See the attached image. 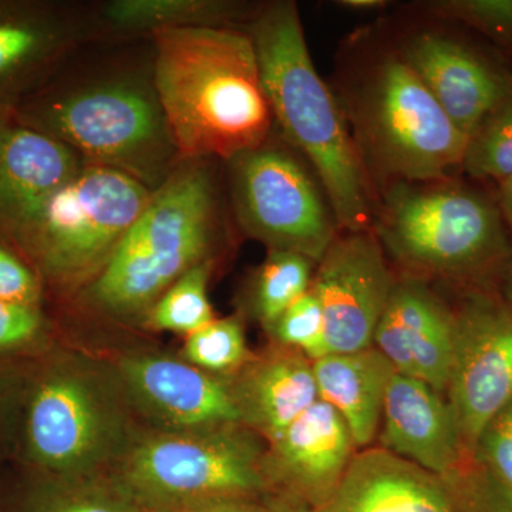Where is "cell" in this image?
<instances>
[{"label":"cell","mask_w":512,"mask_h":512,"mask_svg":"<svg viewBox=\"0 0 512 512\" xmlns=\"http://www.w3.org/2000/svg\"><path fill=\"white\" fill-rule=\"evenodd\" d=\"M153 37V86L181 161H231L264 146L274 116L245 30L161 29Z\"/></svg>","instance_id":"1"},{"label":"cell","mask_w":512,"mask_h":512,"mask_svg":"<svg viewBox=\"0 0 512 512\" xmlns=\"http://www.w3.org/2000/svg\"><path fill=\"white\" fill-rule=\"evenodd\" d=\"M245 32L274 121L311 164L340 231L372 229V184L340 101L313 66L295 3L265 6Z\"/></svg>","instance_id":"2"},{"label":"cell","mask_w":512,"mask_h":512,"mask_svg":"<svg viewBox=\"0 0 512 512\" xmlns=\"http://www.w3.org/2000/svg\"><path fill=\"white\" fill-rule=\"evenodd\" d=\"M343 96L340 106L370 184L372 175L389 188L436 183L463 165L468 138L399 52L372 60Z\"/></svg>","instance_id":"3"},{"label":"cell","mask_w":512,"mask_h":512,"mask_svg":"<svg viewBox=\"0 0 512 512\" xmlns=\"http://www.w3.org/2000/svg\"><path fill=\"white\" fill-rule=\"evenodd\" d=\"M207 160H185L160 187L90 288L101 308L130 315L151 308L185 272L205 261L217 224Z\"/></svg>","instance_id":"4"},{"label":"cell","mask_w":512,"mask_h":512,"mask_svg":"<svg viewBox=\"0 0 512 512\" xmlns=\"http://www.w3.org/2000/svg\"><path fill=\"white\" fill-rule=\"evenodd\" d=\"M26 126L72 148L84 164L113 168L154 191L181 163L156 90L107 80L37 104Z\"/></svg>","instance_id":"5"},{"label":"cell","mask_w":512,"mask_h":512,"mask_svg":"<svg viewBox=\"0 0 512 512\" xmlns=\"http://www.w3.org/2000/svg\"><path fill=\"white\" fill-rule=\"evenodd\" d=\"M503 222L483 194L443 180L387 188L373 231L414 274L458 278L503 258Z\"/></svg>","instance_id":"6"},{"label":"cell","mask_w":512,"mask_h":512,"mask_svg":"<svg viewBox=\"0 0 512 512\" xmlns=\"http://www.w3.org/2000/svg\"><path fill=\"white\" fill-rule=\"evenodd\" d=\"M151 190L113 168L84 164L16 232L62 282L99 272L146 207Z\"/></svg>","instance_id":"7"},{"label":"cell","mask_w":512,"mask_h":512,"mask_svg":"<svg viewBox=\"0 0 512 512\" xmlns=\"http://www.w3.org/2000/svg\"><path fill=\"white\" fill-rule=\"evenodd\" d=\"M228 163L235 217L245 234L318 264L340 229L325 192L302 161L265 143Z\"/></svg>","instance_id":"8"},{"label":"cell","mask_w":512,"mask_h":512,"mask_svg":"<svg viewBox=\"0 0 512 512\" xmlns=\"http://www.w3.org/2000/svg\"><path fill=\"white\" fill-rule=\"evenodd\" d=\"M237 424L146 441L128 461V483L150 497L197 503L259 493L266 485L264 456Z\"/></svg>","instance_id":"9"},{"label":"cell","mask_w":512,"mask_h":512,"mask_svg":"<svg viewBox=\"0 0 512 512\" xmlns=\"http://www.w3.org/2000/svg\"><path fill=\"white\" fill-rule=\"evenodd\" d=\"M316 265L311 291L322 306L326 355L373 348L396 284L375 231H339Z\"/></svg>","instance_id":"10"},{"label":"cell","mask_w":512,"mask_h":512,"mask_svg":"<svg viewBox=\"0 0 512 512\" xmlns=\"http://www.w3.org/2000/svg\"><path fill=\"white\" fill-rule=\"evenodd\" d=\"M448 403L464 448L476 450L485 427L512 403V311L474 303L456 316Z\"/></svg>","instance_id":"11"},{"label":"cell","mask_w":512,"mask_h":512,"mask_svg":"<svg viewBox=\"0 0 512 512\" xmlns=\"http://www.w3.org/2000/svg\"><path fill=\"white\" fill-rule=\"evenodd\" d=\"M373 348L402 375L447 392L456 348V316L420 279L396 281Z\"/></svg>","instance_id":"12"},{"label":"cell","mask_w":512,"mask_h":512,"mask_svg":"<svg viewBox=\"0 0 512 512\" xmlns=\"http://www.w3.org/2000/svg\"><path fill=\"white\" fill-rule=\"evenodd\" d=\"M400 55L467 138L512 90V79L476 52L440 33L421 32Z\"/></svg>","instance_id":"13"},{"label":"cell","mask_w":512,"mask_h":512,"mask_svg":"<svg viewBox=\"0 0 512 512\" xmlns=\"http://www.w3.org/2000/svg\"><path fill=\"white\" fill-rule=\"evenodd\" d=\"M355 441L345 419L332 404L318 400L272 440V470L311 510L336 493L355 453Z\"/></svg>","instance_id":"14"},{"label":"cell","mask_w":512,"mask_h":512,"mask_svg":"<svg viewBox=\"0 0 512 512\" xmlns=\"http://www.w3.org/2000/svg\"><path fill=\"white\" fill-rule=\"evenodd\" d=\"M311 512H468L446 478L383 448L356 453L336 493Z\"/></svg>","instance_id":"15"},{"label":"cell","mask_w":512,"mask_h":512,"mask_svg":"<svg viewBox=\"0 0 512 512\" xmlns=\"http://www.w3.org/2000/svg\"><path fill=\"white\" fill-rule=\"evenodd\" d=\"M383 450L436 476L460 470L464 444L443 394L416 377L394 373L383 406Z\"/></svg>","instance_id":"16"},{"label":"cell","mask_w":512,"mask_h":512,"mask_svg":"<svg viewBox=\"0 0 512 512\" xmlns=\"http://www.w3.org/2000/svg\"><path fill=\"white\" fill-rule=\"evenodd\" d=\"M83 165L62 141L19 119L0 116V232L15 237Z\"/></svg>","instance_id":"17"},{"label":"cell","mask_w":512,"mask_h":512,"mask_svg":"<svg viewBox=\"0 0 512 512\" xmlns=\"http://www.w3.org/2000/svg\"><path fill=\"white\" fill-rule=\"evenodd\" d=\"M28 431L33 453L43 464L60 470L79 467L101 441L99 404L80 380L55 377L37 390Z\"/></svg>","instance_id":"18"},{"label":"cell","mask_w":512,"mask_h":512,"mask_svg":"<svg viewBox=\"0 0 512 512\" xmlns=\"http://www.w3.org/2000/svg\"><path fill=\"white\" fill-rule=\"evenodd\" d=\"M126 375L136 392L177 426L211 429L242 420L228 386L177 360L137 357L127 362Z\"/></svg>","instance_id":"19"},{"label":"cell","mask_w":512,"mask_h":512,"mask_svg":"<svg viewBox=\"0 0 512 512\" xmlns=\"http://www.w3.org/2000/svg\"><path fill=\"white\" fill-rule=\"evenodd\" d=\"M394 373L392 363L376 348L313 360L319 399L332 404L345 419L356 448L375 439Z\"/></svg>","instance_id":"20"},{"label":"cell","mask_w":512,"mask_h":512,"mask_svg":"<svg viewBox=\"0 0 512 512\" xmlns=\"http://www.w3.org/2000/svg\"><path fill=\"white\" fill-rule=\"evenodd\" d=\"M232 394L241 419L254 424L271 441L319 400L313 362L301 350L262 360Z\"/></svg>","instance_id":"21"},{"label":"cell","mask_w":512,"mask_h":512,"mask_svg":"<svg viewBox=\"0 0 512 512\" xmlns=\"http://www.w3.org/2000/svg\"><path fill=\"white\" fill-rule=\"evenodd\" d=\"M69 28L40 6L0 3V92L23 86L62 52Z\"/></svg>","instance_id":"22"},{"label":"cell","mask_w":512,"mask_h":512,"mask_svg":"<svg viewBox=\"0 0 512 512\" xmlns=\"http://www.w3.org/2000/svg\"><path fill=\"white\" fill-rule=\"evenodd\" d=\"M106 19L123 30L232 28L244 16V6L225 0H116Z\"/></svg>","instance_id":"23"},{"label":"cell","mask_w":512,"mask_h":512,"mask_svg":"<svg viewBox=\"0 0 512 512\" xmlns=\"http://www.w3.org/2000/svg\"><path fill=\"white\" fill-rule=\"evenodd\" d=\"M315 261L291 251H276L259 268L251 291L254 313L271 328L276 319L311 289Z\"/></svg>","instance_id":"24"},{"label":"cell","mask_w":512,"mask_h":512,"mask_svg":"<svg viewBox=\"0 0 512 512\" xmlns=\"http://www.w3.org/2000/svg\"><path fill=\"white\" fill-rule=\"evenodd\" d=\"M210 271V262L204 261L177 279L151 306L150 325L191 335L211 323L214 313L207 293Z\"/></svg>","instance_id":"25"},{"label":"cell","mask_w":512,"mask_h":512,"mask_svg":"<svg viewBox=\"0 0 512 512\" xmlns=\"http://www.w3.org/2000/svg\"><path fill=\"white\" fill-rule=\"evenodd\" d=\"M463 170L498 183L512 175V90L468 138Z\"/></svg>","instance_id":"26"},{"label":"cell","mask_w":512,"mask_h":512,"mask_svg":"<svg viewBox=\"0 0 512 512\" xmlns=\"http://www.w3.org/2000/svg\"><path fill=\"white\" fill-rule=\"evenodd\" d=\"M245 353L244 330L237 318L212 320L188 335L185 343V356L202 369H232L244 360Z\"/></svg>","instance_id":"27"},{"label":"cell","mask_w":512,"mask_h":512,"mask_svg":"<svg viewBox=\"0 0 512 512\" xmlns=\"http://www.w3.org/2000/svg\"><path fill=\"white\" fill-rule=\"evenodd\" d=\"M271 329L282 345L301 350L312 362L326 356L322 306L311 289L293 302Z\"/></svg>","instance_id":"28"},{"label":"cell","mask_w":512,"mask_h":512,"mask_svg":"<svg viewBox=\"0 0 512 512\" xmlns=\"http://www.w3.org/2000/svg\"><path fill=\"white\" fill-rule=\"evenodd\" d=\"M441 19L463 23L512 50V0H441L430 3Z\"/></svg>","instance_id":"29"},{"label":"cell","mask_w":512,"mask_h":512,"mask_svg":"<svg viewBox=\"0 0 512 512\" xmlns=\"http://www.w3.org/2000/svg\"><path fill=\"white\" fill-rule=\"evenodd\" d=\"M473 454L481 470L512 490V403L488 423Z\"/></svg>","instance_id":"30"},{"label":"cell","mask_w":512,"mask_h":512,"mask_svg":"<svg viewBox=\"0 0 512 512\" xmlns=\"http://www.w3.org/2000/svg\"><path fill=\"white\" fill-rule=\"evenodd\" d=\"M448 480L468 512H512V490L481 468L460 470Z\"/></svg>","instance_id":"31"},{"label":"cell","mask_w":512,"mask_h":512,"mask_svg":"<svg viewBox=\"0 0 512 512\" xmlns=\"http://www.w3.org/2000/svg\"><path fill=\"white\" fill-rule=\"evenodd\" d=\"M39 284L32 271L18 256L0 247V301L35 305Z\"/></svg>","instance_id":"32"},{"label":"cell","mask_w":512,"mask_h":512,"mask_svg":"<svg viewBox=\"0 0 512 512\" xmlns=\"http://www.w3.org/2000/svg\"><path fill=\"white\" fill-rule=\"evenodd\" d=\"M42 325L35 306L0 301V350L28 342Z\"/></svg>","instance_id":"33"},{"label":"cell","mask_w":512,"mask_h":512,"mask_svg":"<svg viewBox=\"0 0 512 512\" xmlns=\"http://www.w3.org/2000/svg\"><path fill=\"white\" fill-rule=\"evenodd\" d=\"M39 512H131L126 505L96 491H76L59 495Z\"/></svg>","instance_id":"34"},{"label":"cell","mask_w":512,"mask_h":512,"mask_svg":"<svg viewBox=\"0 0 512 512\" xmlns=\"http://www.w3.org/2000/svg\"><path fill=\"white\" fill-rule=\"evenodd\" d=\"M192 512H269V507L254 503L249 497H220L200 501Z\"/></svg>","instance_id":"35"},{"label":"cell","mask_w":512,"mask_h":512,"mask_svg":"<svg viewBox=\"0 0 512 512\" xmlns=\"http://www.w3.org/2000/svg\"><path fill=\"white\" fill-rule=\"evenodd\" d=\"M500 211L503 220L512 229V175L500 183Z\"/></svg>","instance_id":"36"},{"label":"cell","mask_w":512,"mask_h":512,"mask_svg":"<svg viewBox=\"0 0 512 512\" xmlns=\"http://www.w3.org/2000/svg\"><path fill=\"white\" fill-rule=\"evenodd\" d=\"M269 512H311V508L299 498L293 497L291 494H285L284 497L271 504Z\"/></svg>","instance_id":"37"},{"label":"cell","mask_w":512,"mask_h":512,"mask_svg":"<svg viewBox=\"0 0 512 512\" xmlns=\"http://www.w3.org/2000/svg\"><path fill=\"white\" fill-rule=\"evenodd\" d=\"M339 5L342 8L367 12V10L384 8L386 2H382V0H342V2H339Z\"/></svg>","instance_id":"38"},{"label":"cell","mask_w":512,"mask_h":512,"mask_svg":"<svg viewBox=\"0 0 512 512\" xmlns=\"http://www.w3.org/2000/svg\"><path fill=\"white\" fill-rule=\"evenodd\" d=\"M507 298H508V301H510V309L512 311V274L510 276V279H508Z\"/></svg>","instance_id":"39"},{"label":"cell","mask_w":512,"mask_h":512,"mask_svg":"<svg viewBox=\"0 0 512 512\" xmlns=\"http://www.w3.org/2000/svg\"><path fill=\"white\" fill-rule=\"evenodd\" d=\"M153 512H174V511H153Z\"/></svg>","instance_id":"40"}]
</instances>
